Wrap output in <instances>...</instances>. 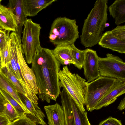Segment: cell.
<instances>
[{"label": "cell", "instance_id": "cell-6", "mask_svg": "<svg viewBox=\"0 0 125 125\" xmlns=\"http://www.w3.org/2000/svg\"><path fill=\"white\" fill-rule=\"evenodd\" d=\"M60 95L64 113L65 125H91L87 112L80 107L64 88Z\"/></svg>", "mask_w": 125, "mask_h": 125}, {"label": "cell", "instance_id": "cell-8", "mask_svg": "<svg viewBox=\"0 0 125 125\" xmlns=\"http://www.w3.org/2000/svg\"><path fill=\"white\" fill-rule=\"evenodd\" d=\"M21 37L16 36L17 51L18 62L23 79L27 89L26 97L33 103L38 104V89L36 79L31 68L28 65L23 55Z\"/></svg>", "mask_w": 125, "mask_h": 125}, {"label": "cell", "instance_id": "cell-23", "mask_svg": "<svg viewBox=\"0 0 125 125\" xmlns=\"http://www.w3.org/2000/svg\"><path fill=\"white\" fill-rule=\"evenodd\" d=\"M1 70L18 93L24 94L26 96V93L21 83L12 72L5 67L2 68Z\"/></svg>", "mask_w": 125, "mask_h": 125}, {"label": "cell", "instance_id": "cell-20", "mask_svg": "<svg viewBox=\"0 0 125 125\" xmlns=\"http://www.w3.org/2000/svg\"><path fill=\"white\" fill-rule=\"evenodd\" d=\"M53 52L55 58L62 65L74 64L71 45L56 46L53 50Z\"/></svg>", "mask_w": 125, "mask_h": 125}, {"label": "cell", "instance_id": "cell-36", "mask_svg": "<svg viewBox=\"0 0 125 125\" xmlns=\"http://www.w3.org/2000/svg\"><path fill=\"white\" fill-rule=\"evenodd\" d=\"M1 59H0V70L1 69Z\"/></svg>", "mask_w": 125, "mask_h": 125}, {"label": "cell", "instance_id": "cell-31", "mask_svg": "<svg viewBox=\"0 0 125 125\" xmlns=\"http://www.w3.org/2000/svg\"><path fill=\"white\" fill-rule=\"evenodd\" d=\"M10 123L5 117L0 115V125H8Z\"/></svg>", "mask_w": 125, "mask_h": 125}, {"label": "cell", "instance_id": "cell-1", "mask_svg": "<svg viewBox=\"0 0 125 125\" xmlns=\"http://www.w3.org/2000/svg\"><path fill=\"white\" fill-rule=\"evenodd\" d=\"M31 63L39 98L48 103L51 100L56 101L61 92L58 76L61 64L53 50L41 47L35 53Z\"/></svg>", "mask_w": 125, "mask_h": 125}, {"label": "cell", "instance_id": "cell-12", "mask_svg": "<svg viewBox=\"0 0 125 125\" xmlns=\"http://www.w3.org/2000/svg\"><path fill=\"white\" fill-rule=\"evenodd\" d=\"M17 34L14 32H12L10 34L9 46L10 63L8 68L12 72L19 81L26 94L27 87L25 83L22 80L23 78L17 57L16 43Z\"/></svg>", "mask_w": 125, "mask_h": 125}, {"label": "cell", "instance_id": "cell-14", "mask_svg": "<svg viewBox=\"0 0 125 125\" xmlns=\"http://www.w3.org/2000/svg\"><path fill=\"white\" fill-rule=\"evenodd\" d=\"M56 0H23V6L25 14L27 17H33Z\"/></svg>", "mask_w": 125, "mask_h": 125}, {"label": "cell", "instance_id": "cell-34", "mask_svg": "<svg viewBox=\"0 0 125 125\" xmlns=\"http://www.w3.org/2000/svg\"><path fill=\"white\" fill-rule=\"evenodd\" d=\"M6 32V31L3 30L0 31V37L4 34H5Z\"/></svg>", "mask_w": 125, "mask_h": 125}, {"label": "cell", "instance_id": "cell-22", "mask_svg": "<svg viewBox=\"0 0 125 125\" xmlns=\"http://www.w3.org/2000/svg\"><path fill=\"white\" fill-rule=\"evenodd\" d=\"M10 31L6 32L4 43L0 49L1 68L5 67L8 68L10 63L9 46Z\"/></svg>", "mask_w": 125, "mask_h": 125}, {"label": "cell", "instance_id": "cell-26", "mask_svg": "<svg viewBox=\"0 0 125 125\" xmlns=\"http://www.w3.org/2000/svg\"><path fill=\"white\" fill-rule=\"evenodd\" d=\"M4 115L10 122L18 118V114L13 107L6 99Z\"/></svg>", "mask_w": 125, "mask_h": 125}, {"label": "cell", "instance_id": "cell-11", "mask_svg": "<svg viewBox=\"0 0 125 125\" xmlns=\"http://www.w3.org/2000/svg\"><path fill=\"white\" fill-rule=\"evenodd\" d=\"M125 93V80L116 79L108 91L96 105L94 110L100 109L112 104Z\"/></svg>", "mask_w": 125, "mask_h": 125}, {"label": "cell", "instance_id": "cell-29", "mask_svg": "<svg viewBox=\"0 0 125 125\" xmlns=\"http://www.w3.org/2000/svg\"><path fill=\"white\" fill-rule=\"evenodd\" d=\"M98 125H122L121 122L117 119L110 116L101 122Z\"/></svg>", "mask_w": 125, "mask_h": 125}, {"label": "cell", "instance_id": "cell-28", "mask_svg": "<svg viewBox=\"0 0 125 125\" xmlns=\"http://www.w3.org/2000/svg\"><path fill=\"white\" fill-rule=\"evenodd\" d=\"M111 31L114 36L125 41V25H118Z\"/></svg>", "mask_w": 125, "mask_h": 125}, {"label": "cell", "instance_id": "cell-18", "mask_svg": "<svg viewBox=\"0 0 125 125\" xmlns=\"http://www.w3.org/2000/svg\"><path fill=\"white\" fill-rule=\"evenodd\" d=\"M8 6L16 16L17 27L15 32L21 37L22 27L27 18L23 10V0H9Z\"/></svg>", "mask_w": 125, "mask_h": 125}, {"label": "cell", "instance_id": "cell-3", "mask_svg": "<svg viewBox=\"0 0 125 125\" xmlns=\"http://www.w3.org/2000/svg\"><path fill=\"white\" fill-rule=\"evenodd\" d=\"M79 33L75 19L60 17L52 23L49 38L50 42L56 46L71 45L79 38Z\"/></svg>", "mask_w": 125, "mask_h": 125}, {"label": "cell", "instance_id": "cell-16", "mask_svg": "<svg viewBox=\"0 0 125 125\" xmlns=\"http://www.w3.org/2000/svg\"><path fill=\"white\" fill-rule=\"evenodd\" d=\"M16 16L11 10L0 5V28L7 31L16 32Z\"/></svg>", "mask_w": 125, "mask_h": 125}, {"label": "cell", "instance_id": "cell-27", "mask_svg": "<svg viewBox=\"0 0 125 125\" xmlns=\"http://www.w3.org/2000/svg\"><path fill=\"white\" fill-rule=\"evenodd\" d=\"M8 125H37V124L25 114L10 122Z\"/></svg>", "mask_w": 125, "mask_h": 125}, {"label": "cell", "instance_id": "cell-25", "mask_svg": "<svg viewBox=\"0 0 125 125\" xmlns=\"http://www.w3.org/2000/svg\"><path fill=\"white\" fill-rule=\"evenodd\" d=\"M0 93L14 108L18 114L19 117L26 114L22 107L8 93L0 88Z\"/></svg>", "mask_w": 125, "mask_h": 125}, {"label": "cell", "instance_id": "cell-30", "mask_svg": "<svg viewBox=\"0 0 125 125\" xmlns=\"http://www.w3.org/2000/svg\"><path fill=\"white\" fill-rule=\"evenodd\" d=\"M5 100V98L0 93V115L3 116H4V111Z\"/></svg>", "mask_w": 125, "mask_h": 125}, {"label": "cell", "instance_id": "cell-35", "mask_svg": "<svg viewBox=\"0 0 125 125\" xmlns=\"http://www.w3.org/2000/svg\"><path fill=\"white\" fill-rule=\"evenodd\" d=\"M110 25V24L108 23H106L105 24V28L109 26Z\"/></svg>", "mask_w": 125, "mask_h": 125}, {"label": "cell", "instance_id": "cell-21", "mask_svg": "<svg viewBox=\"0 0 125 125\" xmlns=\"http://www.w3.org/2000/svg\"><path fill=\"white\" fill-rule=\"evenodd\" d=\"M108 8L116 25L125 22V0H116Z\"/></svg>", "mask_w": 125, "mask_h": 125}, {"label": "cell", "instance_id": "cell-19", "mask_svg": "<svg viewBox=\"0 0 125 125\" xmlns=\"http://www.w3.org/2000/svg\"><path fill=\"white\" fill-rule=\"evenodd\" d=\"M19 96L28 110L33 116V121L36 124L47 125L44 120V114L38 105L32 102L25 95L18 93Z\"/></svg>", "mask_w": 125, "mask_h": 125}, {"label": "cell", "instance_id": "cell-38", "mask_svg": "<svg viewBox=\"0 0 125 125\" xmlns=\"http://www.w3.org/2000/svg\"><path fill=\"white\" fill-rule=\"evenodd\" d=\"M2 1V0H0V5L1 4H0V3H1V1Z\"/></svg>", "mask_w": 125, "mask_h": 125}, {"label": "cell", "instance_id": "cell-5", "mask_svg": "<svg viewBox=\"0 0 125 125\" xmlns=\"http://www.w3.org/2000/svg\"><path fill=\"white\" fill-rule=\"evenodd\" d=\"M24 28L21 40L23 53L27 62L31 63L35 52L41 46L40 36L42 28L40 25L33 22L31 19H27L24 24Z\"/></svg>", "mask_w": 125, "mask_h": 125}, {"label": "cell", "instance_id": "cell-10", "mask_svg": "<svg viewBox=\"0 0 125 125\" xmlns=\"http://www.w3.org/2000/svg\"><path fill=\"white\" fill-rule=\"evenodd\" d=\"M84 50V59L82 68L88 83L100 76L98 69L99 57L95 51L88 48Z\"/></svg>", "mask_w": 125, "mask_h": 125}, {"label": "cell", "instance_id": "cell-33", "mask_svg": "<svg viewBox=\"0 0 125 125\" xmlns=\"http://www.w3.org/2000/svg\"><path fill=\"white\" fill-rule=\"evenodd\" d=\"M6 33L0 37V49L2 47L4 43Z\"/></svg>", "mask_w": 125, "mask_h": 125}, {"label": "cell", "instance_id": "cell-24", "mask_svg": "<svg viewBox=\"0 0 125 125\" xmlns=\"http://www.w3.org/2000/svg\"><path fill=\"white\" fill-rule=\"evenodd\" d=\"M72 54L75 63L74 66L80 70L83 67L84 59V50H81L77 48L74 44L71 45Z\"/></svg>", "mask_w": 125, "mask_h": 125}, {"label": "cell", "instance_id": "cell-13", "mask_svg": "<svg viewBox=\"0 0 125 125\" xmlns=\"http://www.w3.org/2000/svg\"><path fill=\"white\" fill-rule=\"evenodd\" d=\"M98 43L103 48L122 54L125 53V41L114 36L111 31H107L103 34Z\"/></svg>", "mask_w": 125, "mask_h": 125}, {"label": "cell", "instance_id": "cell-15", "mask_svg": "<svg viewBox=\"0 0 125 125\" xmlns=\"http://www.w3.org/2000/svg\"><path fill=\"white\" fill-rule=\"evenodd\" d=\"M44 109L49 125H65L64 113L61 106L57 103L45 106Z\"/></svg>", "mask_w": 125, "mask_h": 125}, {"label": "cell", "instance_id": "cell-4", "mask_svg": "<svg viewBox=\"0 0 125 125\" xmlns=\"http://www.w3.org/2000/svg\"><path fill=\"white\" fill-rule=\"evenodd\" d=\"M60 87L64 88L83 110H85V92L87 83L77 73H73L67 66L63 67L58 74Z\"/></svg>", "mask_w": 125, "mask_h": 125}, {"label": "cell", "instance_id": "cell-7", "mask_svg": "<svg viewBox=\"0 0 125 125\" xmlns=\"http://www.w3.org/2000/svg\"><path fill=\"white\" fill-rule=\"evenodd\" d=\"M116 79L100 76L87 83L85 89V104L86 109L92 112L97 103L104 96Z\"/></svg>", "mask_w": 125, "mask_h": 125}, {"label": "cell", "instance_id": "cell-17", "mask_svg": "<svg viewBox=\"0 0 125 125\" xmlns=\"http://www.w3.org/2000/svg\"><path fill=\"white\" fill-rule=\"evenodd\" d=\"M0 88L8 93L18 102L28 117L31 119L33 118V115L28 110L21 100L18 92L1 70H0Z\"/></svg>", "mask_w": 125, "mask_h": 125}, {"label": "cell", "instance_id": "cell-32", "mask_svg": "<svg viewBox=\"0 0 125 125\" xmlns=\"http://www.w3.org/2000/svg\"><path fill=\"white\" fill-rule=\"evenodd\" d=\"M125 97L121 100L117 108L120 111L125 109Z\"/></svg>", "mask_w": 125, "mask_h": 125}, {"label": "cell", "instance_id": "cell-9", "mask_svg": "<svg viewBox=\"0 0 125 125\" xmlns=\"http://www.w3.org/2000/svg\"><path fill=\"white\" fill-rule=\"evenodd\" d=\"M104 58L99 57L100 76L125 80V63L118 56L108 53Z\"/></svg>", "mask_w": 125, "mask_h": 125}, {"label": "cell", "instance_id": "cell-2", "mask_svg": "<svg viewBox=\"0 0 125 125\" xmlns=\"http://www.w3.org/2000/svg\"><path fill=\"white\" fill-rule=\"evenodd\" d=\"M107 0H97L84 20L81 42L85 48L96 45L101 39L108 20Z\"/></svg>", "mask_w": 125, "mask_h": 125}, {"label": "cell", "instance_id": "cell-37", "mask_svg": "<svg viewBox=\"0 0 125 125\" xmlns=\"http://www.w3.org/2000/svg\"><path fill=\"white\" fill-rule=\"evenodd\" d=\"M2 30H3L0 28V31H1Z\"/></svg>", "mask_w": 125, "mask_h": 125}]
</instances>
